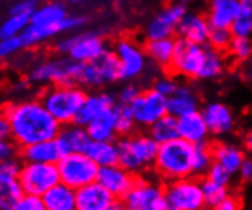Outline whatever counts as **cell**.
<instances>
[{"label": "cell", "mask_w": 252, "mask_h": 210, "mask_svg": "<svg viewBox=\"0 0 252 210\" xmlns=\"http://www.w3.org/2000/svg\"><path fill=\"white\" fill-rule=\"evenodd\" d=\"M14 210H48L44 206L41 197H34V195H25L19 201V204L14 207Z\"/></svg>", "instance_id": "cell-46"}, {"label": "cell", "mask_w": 252, "mask_h": 210, "mask_svg": "<svg viewBox=\"0 0 252 210\" xmlns=\"http://www.w3.org/2000/svg\"><path fill=\"white\" fill-rule=\"evenodd\" d=\"M113 52L116 53L118 59H120L123 79H136L145 72L148 66V56L145 53L144 46L138 44L133 38H120L115 43Z\"/></svg>", "instance_id": "cell-12"}, {"label": "cell", "mask_w": 252, "mask_h": 210, "mask_svg": "<svg viewBox=\"0 0 252 210\" xmlns=\"http://www.w3.org/2000/svg\"><path fill=\"white\" fill-rule=\"evenodd\" d=\"M128 107L133 113V117H135L138 128L148 130L162 116L168 114V99L152 87L141 90L139 96Z\"/></svg>", "instance_id": "cell-11"}, {"label": "cell", "mask_w": 252, "mask_h": 210, "mask_svg": "<svg viewBox=\"0 0 252 210\" xmlns=\"http://www.w3.org/2000/svg\"><path fill=\"white\" fill-rule=\"evenodd\" d=\"M20 49H23V44L20 37L17 38H0V61H5L9 56L16 55Z\"/></svg>", "instance_id": "cell-44"}, {"label": "cell", "mask_w": 252, "mask_h": 210, "mask_svg": "<svg viewBox=\"0 0 252 210\" xmlns=\"http://www.w3.org/2000/svg\"><path fill=\"white\" fill-rule=\"evenodd\" d=\"M231 31L234 37H252V0H240V12Z\"/></svg>", "instance_id": "cell-36"}, {"label": "cell", "mask_w": 252, "mask_h": 210, "mask_svg": "<svg viewBox=\"0 0 252 210\" xmlns=\"http://www.w3.org/2000/svg\"><path fill=\"white\" fill-rule=\"evenodd\" d=\"M240 12V0H211L208 19L211 27L231 29L237 16Z\"/></svg>", "instance_id": "cell-26"}, {"label": "cell", "mask_w": 252, "mask_h": 210, "mask_svg": "<svg viewBox=\"0 0 252 210\" xmlns=\"http://www.w3.org/2000/svg\"><path fill=\"white\" fill-rule=\"evenodd\" d=\"M232 38H234V34H232L231 29H228V27H211L208 43L206 44L216 51L226 52Z\"/></svg>", "instance_id": "cell-41"}, {"label": "cell", "mask_w": 252, "mask_h": 210, "mask_svg": "<svg viewBox=\"0 0 252 210\" xmlns=\"http://www.w3.org/2000/svg\"><path fill=\"white\" fill-rule=\"evenodd\" d=\"M202 182V192H203V198L206 203V207L210 210L216 207L220 201H223L228 195H229V187L228 186H221L217 184L208 178H200Z\"/></svg>", "instance_id": "cell-37"}, {"label": "cell", "mask_w": 252, "mask_h": 210, "mask_svg": "<svg viewBox=\"0 0 252 210\" xmlns=\"http://www.w3.org/2000/svg\"><path fill=\"white\" fill-rule=\"evenodd\" d=\"M167 204L177 210H206L202 182L197 177H188L165 183Z\"/></svg>", "instance_id": "cell-9"}, {"label": "cell", "mask_w": 252, "mask_h": 210, "mask_svg": "<svg viewBox=\"0 0 252 210\" xmlns=\"http://www.w3.org/2000/svg\"><path fill=\"white\" fill-rule=\"evenodd\" d=\"M203 178H208V180H211V182H214V183H217V184H221V186H231V183H232V178H234V175L226 169V168H223L221 164H219V163H213L211 164V168L208 169V172H206V175L203 177Z\"/></svg>", "instance_id": "cell-42"}, {"label": "cell", "mask_w": 252, "mask_h": 210, "mask_svg": "<svg viewBox=\"0 0 252 210\" xmlns=\"http://www.w3.org/2000/svg\"><path fill=\"white\" fill-rule=\"evenodd\" d=\"M19 182L25 195L43 197L49 189L60 183L57 164L23 161L19 172Z\"/></svg>", "instance_id": "cell-10"}, {"label": "cell", "mask_w": 252, "mask_h": 210, "mask_svg": "<svg viewBox=\"0 0 252 210\" xmlns=\"http://www.w3.org/2000/svg\"><path fill=\"white\" fill-rule=\"evenodd\" d=\"M86 96V88L77 84H52L41 90L38 99L58 122L67 125L75 122Z\"/></svg>", "instance_id": "cell-3"}, {"label": "cell", "mask_w": 252, "mask_h": 210, "mask_svg": "<svg viewBox=\"0 0 252 210\" xmlns=\"http://www.w3.org/2000/svg\"><path fill=\"white\" fill-rule=\"evenodd\" d=\"M214 163L211 145H197L194 148V177L203 178Z\"/></svg>", "instance_id": "cell-39"}, {"label": "cell", "mask_w": 252, "mask_h": 210, "mask_svg": "<svg viewBox=\"0 0 252 210\" xmlns=\"http://www.w3.org/2000/svg\"><path fill=\"white\" fill-rule=\"evenodd\" d=\"M57 52L77 63H94L109 46L106 38L98 32H81L62 38L55 44Z\"/></svg>", "instance_id": "cell-7"}, {"label": "cell", "mask_w": 252, "mask_h": 210, "mask_svg": "<svg viewBox=\"0 0 252 210\" xmlns=\"http://www.w3.org/2000/svg\"><path fill=\"white\" fill-rule=\"evenodd\" d=\"M69 16L66 6L62 2H51L43 6H38L31 16V25L48 26L63 22Z\"/></svg>", "instance_id": "cell-32"}, {"label": "cell", "mask_w": 252, "mask_h": 210, "mask_svg": "<svg viewBox=\"0 0 252 210\" xmlns=\"http://www.w3.org/2000/svg\"><path fill=\"white\" fill-rule=\"evenodd\" d=\"M118 149L121 166L135 175H142L148 169H153L159 143L148 131H135L118 139Z\"/></svg>", "instance_id": "cell-4"}, {"label": "cell", "mask_w": 252, "mask_h": 210, "mask_svg": "<svg viewBox=\"0 0 252 210\" xmlns=\"http://www.w3.org/2000/svg\"><path fill=\"white\" fill-rule=\"evenodd\" d=\"M150 136L160 145L167 143L174 139H179V124H177V117L171 114L162 116L159 121H156L150 128H148Z\"/></svg>", "instance_id": "cell-33"}, {"label": "cell", "mask_w": 252, "mask_h": 210, "mask_svg": "<svg viewBox=\"0 0 252 210\" xmlns=\"http://www.w3.org/2000/svg\"><path fill=\"white\" fill-rule=\"evenodd\" d=\"M70 2H75L77 3V2H81V0H70Z\"/></svg>", "instance_id": "cell-53"}, {"label": "cell", "mask_w": 252, "mask_h": 210, "mask_svg": "<svg viewBox=\"0 0 252 210\" xmlns=\"http://www.w3.org/2000/svg\"><path fill=\"white\" fill-rule=\"evenodd\" d=\"M29 25H31V16L11 12L9 17L0 25V38H17L26 31Z\"/></svg>", "instance_id": "cell-35"}, {"label": "cell", "mask_w": 252, "mask_h": 210, "mask_svg": "<svg viewBox=\"0 0 252 210\" xmlns=\"http://www.w3.org/2000/svg\"><path fill=\"white\" fill-rule=\"evenodd\" d=\"M86 23V19L81 16H67L63 22L57 25H48V26H35L29 25L26 31L20 35V41L23 48H34L40 43H44L49 38H54L60 34L75 31V29L81 27Z\"/></svg>", "instance_id": "cell-16"}, {"label": "cell", "mask_w": 252, "mask_h": 210, "mask_svg": "<svg viewBox=\"0 0 252 210\" xmlns=\"http://www.w3.org/2000/svg\"><path fill=\"white\" fill-rule=\"evenodd\" d=\"M86 154L91 157L99 168L112 166V164L120 163L118 140H92L86 149Z\"/></svg>", "instance_id": "cell-31"}, {"label": "cell", "mask_w": 252, "mask_h": 210, "mask_svg": "<svg viewBox=\"0 0 252 210\" xmlns=\"http://www.w3.org/2000/svg\"><path fill=\"white\" fill-rule=\"evenodd\" d=\"M75 210H123L121 201L98 182L77 190Z\"/></svg>", "instance_id": "cell-17"}, {"label": "cell", "mask_w": 252, "mask_h": 210, "mask_svg": "<svg viewBox=\"0 0 252 210\" xmlns=\"http://www.w3.org/2000/svg\"><path fill=\"white\" fill-rule=\"evenodd\" d=\"M60 182L72 189H81L98 178L99 166L86 153H70L64 154L57 163Z\"/></svg>", "instance_id": "cell-8"}, {"label": "cell", "mask_w": 252, "mask_h": 210, "mask_svg": "<svg viewBox=\"0 0 252 210\" xmlns=\"http://www.w3.org/2000/svg\"><path fill=\"white\" fill-rule=\"evenodd\" d=\"M239 175H240V178L243 180V182H246V183L252 182V158H248V157L245 158L242 168L239 171Z\"/></svg>", "instance_id": "cell-50"}, {"label": "cell", "mask_w": 252, "mask_h": 210, "mask_svg": "<svg viewBox=\"0 0 252 210\" xmlns=\"http://www.w3.org/2000/svg\"><path fill=\"white\" fill-rule=\"evenodd\" d=\"M226 52L235 61H248L252 56V37H234Z\"/></svg>", "instance_id": "cell-40"}, {"label": "cell", "mask_w": 252, "mask_h": 210, "mask_svg": "<svg viewBox=\"0 0 252 210\" xmlns=\"http://www.w3.org/2000/svg\"><path fill=\"white\" fill-rule=\"evenodd\" d=\"M22 164L23 161L20 157L0 161V210H14L25 197L19 182Z\"/></svg>", "instance_id": "cell-13"}, {"label": "cell", "mask_w": 252, "mask_h": 210, "mask_svg": "<svg viewBox=\"0 0 252 210\" xmlns=\"http://www.w3.org/2000/svg\"><path fill=\"white\" fill-rule=\"evenodd\" d=\"M194 148L196 145H191L181 137L160 143L153 164L156 177L165 183L194 177Z\"/></svg>", "instance_id": "cell-2"}, {"label": "cell", "mask_w": 252, "mask_h": 210, "mask_svg": "<svg viewBox=\"0 0 252 210\" xmlns=\"http://www.w3.org/2000/svg\"><path fill=\"white\" fill-rule=\"evenodd\" d=\"M94 63L96 64L102 79H104V84H110V82H116L123 79L120 59H118L113 49H107L98 59H95Z\"/></svg>", "instance_id": "cell-34"}, {"label": "cell", "mask_w": 252, "mask_h": 210, "mask_svg": "<svg viewBox=\"0 0 252 210\" xmlns=\"http://www.w3.org/2000/svg\"><path fill=\"white\" fill-rule=\"evenodd\" d=\"M194 111H199L197 96L194 95L189 85L179 84L176 93L168 98V114L179 119Z\"/></svg>", "instance_id": "cell-27"}, {"label": "cell", "mask_w": 252, "mask_h": 210, "mask_svg": "<svg viewBox=\"0 0 252 210\" xmlns=\"http://www.w3.org/2000/svg\"><path fill=\"white\" fill-rule=\"evenodd\" d=\"M64 156L60 143L57 139L51 140H43L37 142L29 146H25L20 149V158L22 161H29V163H49V164H57Z\"/></svg>", "instance_id": "cell-23"}, {"label": "cell", "mask_w": 252, "mask_h": 210, "mask_svg": "<svg viewBox=\"0 0 252 210\" xmlns=\"http://www.w3.org/2000/svg\"><path fill=\"white\" fill-rule=\"evenodd\" d=\"M211 31V25L208 19L196 12H187L184 19L177 26V38H182L196 44H206L208 43Z\"/></svg>", "instance_id": "cell-22"}, {"label": "cell", "mask_w": 252, "mask_h": 210, "mask_svg": "<svg viewBox=\"0 0 252 210\" xmlns=\"http://www.w3.org/2000/svg\"><path fill=\"white\" fill-rule=\"evenodd\" d=\"M176 48V38H158V40H147L144 44L145 53L152 63L158 67L168 70L173 53Z\"/></svg>", "instance_id": "cell-29"}, {"label": "cell", "mask_w": 252, "mask_h": 210, "mask_svg": "<svg viewBox=\"0 0 252 210\" xmlns=\"http://www.w3.org/2000/svg\"><path fill=\"white\" fill-rule=\"evenodd\" d=\"M177 87H179V82L173 78V75H167V77L158 78L153 84V88L156 90V92L160 93L162 96H165L167 99L176 93Z\"/></svg>", "instance_id": "cell-43"}, {"label": "cell", "mask_w": 252, "mask_h": 210, "mask_svg": "<svg viewBox=\"0 0 252 210\" xmlns=\"http://www.w3.org/2000/svg\"><path fill=\"white\" fill-rule=\"evenodd\" d=\"M187 2H176L173 5L160 9L156 16L150 20L145 27L147 40H158V38H176L177 26L187 14Z\"/></svg>", "instance_id": "cell-14"}, {"label": "cell", "mask_w": 252, "mask_h": 210, "mask_svg": "<svg viewBox=\"0 0 252 210\" xmlns=\"http://www.w3.org/2000/svg\"><path fill=\"white\" fill-rule=\"evenodd\" d=\"M211 210H243V201H242V197L235 193H231L228 197L220 201L216 207H213Z\"/></svg>", "instance_id": "cell-48"}, {"label": "cell", "mask_w": 252, "mask_h": 210, "mask_svg": "<svg viewBox=\"0 0 252 210\" xmlns=\"http://www.w3.org/2000/svg\"><path fill=\"white\" fill-rule=\"evenodd\" d=\"M243 149L246 154L252 157V130H249L243 136Z\"/></svg>", "instance_id": "cell-52"}, {"label": "cell", "mask_w": 252, "mask_h": 210, "mask_svg": "<svg viewBox=\"0 0 252 210\" xmlns=\"http://www.w3.org/2000/svg\"><path fill=\"white\" fill-rule=\"evenodd\" d=\"M179 124V137L189 142L191 145H206L210 143L211 132L208 130L202 111H194L177 119Z\"/></svg>", "instance_id": "cell-20"}, {"label": "cell", "mask_w": 252, "mask_h": 210, "mask_svg": "<svg viewBox=\"0 0 252 210\" xmlns=\"http://www.w3.org/2000/svg\"><path fill=\"white\" fill-rule=\"evenodd\" d=\"M205 119L211 136H226L235 128V116L234 111L223 102H208L200 110Z\"/></svg>", "instance_id": "cell-18"}, {"label": "cell", "mask_w": 252, "mask_h": 210, "mask_svg": "<svg viewBox=\"0 0 252 210\" xmlns=\"http://www.w3.org/2000/svg\"><path fill=\"white\" fill-rule=\"evenodd\" d=\"M37 8H38L37 6V0H19V2L11 8V12L28 14V16H32Z\"/></svg>", "instance_id": "cell-49"}, {"label": "cell", "mask_w": 252, "mask_h": 210, "mask_svg": "<svg viewBox=\"0 0 252 210\" xmlns=\"http://www.w3.org/2000/svg\"><path fill=\"white\" fill-rule=\"evenodd\" d=\"M138 125L133 113L130 110L128 105L118 104L116 105V131H118V137H124L128 134H133L136 131Z\"/></svg>", "instance_id": "cell-38"}, {"label": "cell", "mask_w": 252, "mask_h": 210, "mask_svg": "<svg viewBox=\"0 0 252 210\" xmlns=\"http://www.w3.org/2000/svg\"><path fill=\"white\" fill-rule=\"evenodd\" d=\"M141 93V88L135 84H128L126 87L121 88V92L118 93L116 99H118V104H123V105H130L133 101H135Z\"/></svg>", "instance_id": "cell-47"}, {"label": "cell", "mask_w": 252, "mask_h": 210, "mask_svg": "<svg viewBox=\"0 0 252 210\" xmlns=\"http://www.w3.org/2000/svg\"><path fill=\"white\" fill-rule=\"evenodd\" d=\"M206 53H208V44H196L176 38V48L168 73L187 79H202Z\"/></svg>", "instance_id": "cell-6"}, {"label": "cell", "mask_w": 252, "mask_h": 210, "mask_svg": "<svg viewBox=\"0 0 252 210\" xmlns=\"http://www.w3.org/2000/svg\"><path fill=\"white\" fill-rule=\"evenodd\" d=\"M135 180H136L135 174H131L118 163V164H112V166L99 168L96 182L101 186H104L112 195H115L118 200H121L130 190V187L135 183Z\"/></svg>", "instance_id": "cell-19"}, {"label": "cell", "mask_w": 252, "mask_h": 210, "mask_svg": "<svg viewBox=\"0 0 252 210\" xmlns=\"http://www.w3.org/2000/svg\"><path fill=\"white\" fill-rule=\"evenodd\" d=\"M118 105V104H116ZM92 140H115L118 136L116 131V107L104 111L95 117L94 121L86 125Z\"/></svg>", "instance_id": "cell-30"}, {"label": "cell", "mask_w": 252, "mask_h": 210, "mask_svg": "<svg viewBox=\"0 0 252 210\" xmlns=\"http://www.w3.org/2000/svg\"><path fill=\"white\" fill-rule=\"evenodd\" d=\"M211 149L216 163L226 168L234 177L239 175V171L246 158V153L243 148L229 142H217L211 145Z\"/></svg>", "instance_id": "cell-25"}, {"label": "cell", "mask_w": 252, "mask_h": 210, "mask_svg": "<svg viewBox=\"0 0 252 210\" xmlns=\"http://www.w3.org/2000/svg\"><path fill=\"white\" fill-rule=\"evenodd\" d=\"M118 99L116 96L107 93V92H95V93H87L84 104L81 105L80 113L75 119V124L78 125H89L95 117L102 114L104 111L116 107Z\"/></svg>", "instance_id": "cell-21"}, {"label": "cell", "mask_w": 252, "mask_h": 210, "mask_svg": "<svg viewBox=\"0 0 252 210\" xmlns=\"http://www.w3.org/2000/svg\"><path fill=\"white\" fill-rule=\"evenodd\" d=\"M57 142L60 143L64 154L70 153H86L89 143L92 142L86 127L75 122L62 125V130L57 136Z\"/></svg>", "instance_id": "cell-24"}, {"label": "cell", "mask_w": 252, "mask_h": 210, "mask_svg": "<svg viewBox=\"0 0 252 210\" xmlns=\"http://www.w3.org/2000/svg\"><path fill=\"white\" fill-rule=\"evenodd\" d=\"M14 157H20V148L11 137L0 140V161L9 160Z\"/></svg>", "instance_id": "cell-45"}, {"label": "cell", "mask_w": 252, "mask_h": 210, "mask_svg": "<svg viewBox=\"0 0 252 210\" xmlns=\"http://www.w3.org/2000/svg\"><path fill=\"white\" fill-rule=\"evenodd\" d=\"M3 111L9 124L11 139L20 149L37 142L57 139L62 130V124L38 98L9 102L3 107Z\"/></svg>", "instance_id": "cell-1"}, {"label": "cell", "mask_w": 252, "mask_h": 210, "mask_svg": "<svg viewBox=\"0 0 252 210\" xmlns=\"http://www.w3.org/2000/svg\"><path fill=\"white\" fill-rule=\"evenodd\" d=\"M72 59L62 56L52 58L38 63L29 73V81L38 85H52V84H72L70 81Z\"/></svg>", "instance_id": "cell-15"}, {"label": "cell", "mask_w": 252, "mask_h": 210, "mask_svg": "<svg viewBox=\"0 0 252 210\" xmlns=\"http://www.w3.org/2000/svg\"><path fill=\"white\" fill-rule=\"evenodd\" d=\"M11 137V132H9V124H8V119L5 116L3 108L0 110V140L3 139H9Z\"/></svg>", "instance_id": "cell-51"}, {"label": "cell", "mask_w": 252, "mask_h": 210, "mask_svg": "<svg viewBox=\"0 0 252 210\" xmlns=\"http://www.w3.org/2000/svg\"><path fill=\"white\" fill-rule=\"evenodd\" d=\"M123 210H164L165 183L147 175H136L130 190L120 200Z\"/></svg>", "instance_id": "cell-5"}, {"label": "cell", "mask_w": 252, "mask_h": 210, "mask_svg": "<svg viewBox=\"0 0 252 210\" xmlns=\"http://www.w3.org/2000/svg\"><path fill=\"white\" fill-rule=\"evenodd\" d=\"M41 200L48 210H75L77 190L60 182L44 193Z\"/></svg>", "instance_id": "cell-28"}]
</instances>
